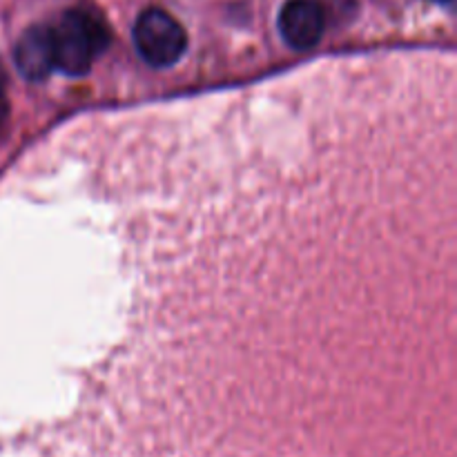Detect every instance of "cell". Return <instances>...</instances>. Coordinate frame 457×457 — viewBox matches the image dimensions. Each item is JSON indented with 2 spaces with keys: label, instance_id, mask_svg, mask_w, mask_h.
I'll return each instance as SVG.
<instances>
[{
  "label": "cell",
  "instance_id": "6",
  "mask_svg": "<svg viewBox=\"0 0 457 457\" xmlns=\"http://www.w3.org/2000/svg\"><path fill=\"white\" fill-rule=\"evenodd\" d=\"M440 3H449V0H440Z\"/></svg>",
  "mask_w": 457,
  "mask_h": 457
},
{
  "label": "cell",
  "instance_id": "3",
  "mask_svg": "<svg viewBox=\"0 0 457 457\" xmlns=\"http://www.w3.org/2000/svg\"><path fill=\"white\" fill-rule=\"evenodd\" d=\"M326 29V13L317 0H288L279 13V31L293 49H312Z\"/></svg>",
  "mask_w": 457,
  "mask_h": 457
},
{
  "label": "cell",
  "instance_id": "4",
  "mask_svg": "<svg viewBox=\"0 0 457 457\" xmlns=\"http://www.w3.org/2000/svg\"><path fill=\"white\" fill-rule=\"evenodd\" d=\"M13 61H16L18 71H21L25 79H47L49 71L56 70V62H54L52 29L43 25L29 27V29L18 38Z\"/></svg>",
  "mask_w": 457,
  "mask_h": 457
},
{
  "label": "cell",
  "instance_id": "1",
  "mask_svg": "<svg viewBox=\"0 0 457 457\" xmlns=\"http://www.w3.org/2000/svg\"><path fill=\"white\" fill-rule=\"evenodd\" d=\"M49 29H52L56 70L70 76H80L87 71L105 45L103 27L83 12H67Z\"/></svg>",
  "mask_w": 457,
  "mask_h": 457
},
{
  "label": "cell",
  "instance_id": "2",
  "mask_svg": "<svg viewBox=\"0 0 457 457\" xmlns=\"http://www.w3.org/2000/svg\"><path fill=\"white\" fill-rule=\"evenodd\" d=\"M134 45L145 62L172 67L187 49V34L181 22L163 9H145L134 25Z\"/></svg>",
  "mask_w": 457,
  "mask_h": 457
},
{
  "label": "cell",
  "instance_id": "5",
  "mask_svg": "<svg viewBox=\"0 0 457 457\" xmlns=\"http://www.w3.org/2000/svg\"><path fill=\"white\" fill-rule=\"evenodd\" d=\"M0 96H4V70L0 65Z\"/></svg>",
  "mask_w": 457,
  "mask_h": 457
}]
</instances>
